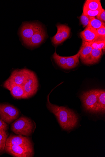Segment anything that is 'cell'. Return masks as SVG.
Returning <instances> with one entry per match:
<instances>
[{
	"instance_id": "1",
	"label": "cell",
	"mask_w": 105,
	"mask_h": 157,
	"mask_svg": "<svg viewBox=\"0 0 105 157\" xmlns=\"http://www.w3.org/2000/svg\"><path fill=\"white\" fill-rule=\"evenodd\" d=\"M47 98V107L56 117L58 122L63 129L70 131L78 125L79 118L72 110L63 106H59L51 103Z\"/></svg>"
},
{
	"instance_id": "2",
	"label": "cell",
	"mask_w": 105,
	"mask_h": 157,
	"mask_svg": "<svg viewBox=\"0 0 105 157\" xmlns=\"http://www.w3.org/2000/svg\"><path fill=\"white\" fill-rule=\"evenodd\" d=\"M35 128V124L32 120L25 116L18 119L11 125V130L14 133L27 136L32 134Z\"/></svg>"
},
{
	"instance_id": "3",
	"label": "cell",
	"mask_w": 105,
	"mask_h": 157,
	"mask_svg": "<svg viewBox=\"0 0 105 157\" xmlns=\"http://www.w3.org/2000/svg\"><path fill=\"white\" fill-rule=\"evenodd\" d=\"M80 98L86 110L93 113H98V100L96 90L83 92Z\"/></svg>"
},
{
	"instance_id": "4",
	"label": "cell",
	"mask_w": 105,
	"mask_h": 157,
	"mask_svg": "<svg viewBox=\"0 0 105 157\" xmlns=\"http://www.w3.org/2000/svg\"><path fill=\"white\" fill-rule=\"evenodd\" d=\"M19 115L20 111L16 107L8 104L0 103V117L7 124L17 119Z\"/></svg>"
},
{
	"instance_id": "5",
	"label": "cell",
	"mask_w": 105,
	"mask_h": 157,
	"mask_svg": "<svg viewBox=\"0 0 105 157\" xmlns=\"http://www.w3.org/2000/svg\"><path fill=\"white\" fill-rule=\"evenodd\" d=\"M5 151L15 157H32L34 155L33 146L6 145Z\"/></svg>"
},
{
	"instance_id": "6",
	"label": "cell",
	"mask_w": 105,
	"mask_h": 157,
	"mask_svg": "<svg viewBox=\"0 0 105 157\" xmlns=\"http://www.w3.org/2000/svg\"><path fill=\"white\" fill-rule=\"evenodd\" d=\"M41 26L36 23L24 22L22 23L20 27L19 34L24 44L31 38Z\"/></svg>"
},
{
	"instance_id": "7",
	"label": "cell",
	"mask_w": 105,
	"mask_h": 157,
	"mask_svg": "<svg viewBox=\"0 0 105 157\" xmlns=\"http://www.w3.org/2000/svg\"><path fill=\"white\" fill-rule=\"evenodd\" d=\"M32 72L26 68L14 70L6 80L10 83L22 86Z\"/></svg>"
},
{
	"instance_id": "8",
	"label": "cell",
	"mask_w": 105,
	"mask_h": 157,
	"mask_svg": "<svg viewBox=\"0 0 105 157\" xmlns=\"http://www.w3.org/2000/svg\"><path fill=\"white\" fill-rule=\"evenodd\" d=\"M22 86L28 98L36 94L38 88V81L36 75L33 71Z\"/></svg>"
},
{
	"instance_id": "9",
	"label": "cell",
	"mask_w": 105,
	"mask_h": 157,
	"mask_svg": "<svg viewBox=\"0 0 105 157\" xmlns=\"http://www.w3.org/2000/svg\"><path fill=\"white\" fill-rule=\"evenodd\" d=\"M4 86L10 91L12 95L15 98L17 99L29 98L22 86L12 83L6 80Z\"/></svg>"
},
{
	"instance_id": "10",
	"label": "cell",
	"mask_w": 105,
	"mask_h": 157,
	"mask_svg": "<svg viewBox=\"0 0 105 157\" xmlns=\"http://www.w3.org/2000/svg\"><path fill=\"white\" fill-rule=\"evenodd\" d=\"M46 31L41 26L31 38L25 44L26 46L30 47L37 46L42 43L46 39Z\"/></svg>"
},
{
	"instance_id": "11",
	"label": "cell",
	"mask_w": 105,
	"mask_h": 157,
	"mask_svg": "<svg viewBox=\"0 0 105 157\" xmlns=\"http://www.w3.org/2000/svg\"><path fill=\"white\" fill-rule=\"evenodd\" d=\"M6 145L33 146L30 138L21 135H11L7 138Z\"/></svg>"
},
{
	"instance_id": "12",
	"label": "cell",
	"mask_w": 105,
	"mask_h": 157,
	"mask_svg": "<svg viewBox=\"0 0 105 157\" xmlns=\"http://www.w3.org/2000/svg\"><path fill=\"white\" fill-rule=\"evenodd\" d=\"M93 49L91 46V42L83 41L82 46L79 51L80 57L84 63L89 58Z\"/></svg>"
},
{
	"instance_id": "13",
	"label": "cell",
	"mask_w": 105,
	"mask_h": 157,
	"mask_svg": "<svg viewBox=\"0 0 105 157\" xmlns=\"http://www.w3.org/2000/svg\"><path fill=\"white\" fill-rule=\"evenodd\" d=\"M80 37L83 41L93 42L100 41L95 31L85 28L80 33Z\"/></svg>"
},
{
	"instance_id": "14",
	"label": "cell",
	"mask_w": 105,
	"mask_h": 157,
	"mask_svg": "<svg viewBox=\"0 0 105 157\" xmlns=\"http://www.w3.org/2000/svg\"><path fill=\"white\" fill-rule=\"evenodd\" d=\"M98 100V113H104L105 111V91L96 90Z\"/></svg>"
},
{
	"instance_id": "15",
	"label": "cell",
	"mask_w": 105,
	"mask_h": 157,
	"mask_svg": "<svg viewBox=\"0 0 105 157\" xmlns=\"http://www.w3.org/2000/svg\"><path fill=\"white\" fill-rule=\"evenodd\" d=\"M103 55L102 50L93 49L89 58L85 63L87 64H93L97 63Z\"/></svg>"
},
{
	"instance_id": "16",
	"label": "cell",
	"mask_w": 105,
	"mask_h": 157,
	"mask_svg": "<svg viewBox=\"0 0 105 157\" xmlns=\"http://www.w3.org/2000/svg\"><path fill=\"white\" fill-rule=\"evenodd\" d=\"M79 52L76 55L70 56H66V69L73 68L77 67L79 64Z\"/></svg>"
},
{
	"instance_id": "17",
	"label": "cell",
	"mask_w": 105,
	"mask_h": 157,
	"mask_svg": "<svg viewBox=\"0 0 105 157\" xmlns=\"http://www.w3.org/2000/svg\"><path fill=\"white\" fill-rule=\"evenodd\" d=\"M83 8L92 10H98L102 8L100 0H87Z\"/></svg>"
},
{
	"instance_id": "18",
	"label": "cell",
	"mask_w": 105,
	"mask_h": 157,
	"mask_svg": "<svg viewBox=\"0 0 105 157\" xmlns=\"http://www.w3.org/2000/svg\"><path fill=\"white\" fill-rule=\"evenodd\" d=\"M105 26V23L95 18L90 21L86 28L96 31L98 29Z\"/></svg>"
},
{
	"instance_id": "19",
	"label": "cell",
	"mask_w": 105,
	"mask_h": 157,
	"mask_svg": "<svg viewBox=\"0 0 105 157\" xmlns=\"http://www.w3.org/2000/svg\"><path fill=\"white\" fill-rule=\"evenodd\" d=\"M8 134L6 131L0 132V155L5 152Z\"/></svg>"
},
{
	"instance_id": "20",
	"label": "cell",
	"mask_w": 105,
	"mask_h": 157,
	"mask_svg": "<svg viewBox=\"0 0 105 157\" xmlns=\"http://www.w3.org/2000/svg\"><path fill=\"white\" fill-rule=\"evenodd\" d=\"M53 58L56 64L60 67L66 69V56H59L55 51L53 55Z\"/></svg>"
},
{
	"instance_id": "21",
	"label": "cell",
	"mask_w": 105,
	"mask_h": 157,
	"mask_svg": "<svg viewBox=\"0 0 105 157\" xmlns=\"http://www.w3.org/2000/svg\"><path fill=\"white\" fill-rule=\"evenodd\" d=\"M57 32L56 34L51 38L53 44L58 45L61 44L65 40L63 38L59 28L57 27Z\"/></svg>"
},
{
	"instance_id": "22",
	"label": "cell",
	"mask_w": 105,
	"mask_h": 157,
	"mask_svg": "<svg viewBox=\"0 0 105 157\" xmlns=\"http://www.w3.org/2000/svg\"><path fill=\"white\" fill-rule=\"evenodd\" d=\"M59 29L65 40L70 36L71 33L70 28L67 25H64L58 24L56 25Z\"/></svg>"
},
{
	"instance_id": "23",
	"label": "cell",
	"mask_w": 105,
	"mask_h": 157,
	"mask_svg": "<svg viewBox=\"0 0 105 157\" xmlns=\"http://www.w3.org/2000/svg\"><path fill=\"white\" fill-rule=\"evenodd\" d=\"M95 17H93L88 16L83 12L82 15L80 17V20L82 24L83 27H86L90 21L92 20Z\"/></svg>"
},
{
	"instance_id": "24",
	"label": "cell",
	"mask_w": 105,
	"mask_h": 157,
	"mask_svg": "<svg viewBox=\"0 0 105 157\" xmlns=\"http://www.w3.org/2000/svg\"><path fill=\"white\" fill-rule=\"evenodd\" d=\"M91 46L93 49L103 50L104 52L105 48V40L96 41L91 42Z\"/></svg>"
},
{
	"instance_id": "25",
	"label": "cell",
	"mask_w": 105,
	"mask_h": 157,
	"mask_svg": "<svg viewBox=\"0 0 105 157\" xmlns=\"http://www.w3.org/2000/svg\"><path fill=\"white\" fill-rule=\"evenodd\" d=\"M102 9L96 10H89L83 8V13L88 16L93 17H95L97 16L101 12Z\"/></svg>"
},
{
	"instance_id": "26",
	"label": "cell",
	"mask_w": 105,
	"mask_h": 157,
	"mask_svg": "<svg viewBox=\"0 0 105 157\" xmlns=\"http://www.w3.org/2000/svg\"><path fill=\"white\" fill-rule=\"evenodd\" d=\"M95 31L100 41L105 40V26L98 29Z\"/></svg>"
},
{
	"instance_id": "27",
	"label": "cell",
	"mask_w": 105,
	"mask_h": 157,
	"mask_svg": "<svg viewBox=\"0 0 105 157\" xmlns=\"http://www.w3.org/2000/svg\"><path fill=\"white\" fill-rule=\"evenodd\" d=\"M8 129V124L0 117V132L7 131Z\"/></svg>"
},
{
	"instance_id": "28",
	"label": "cell",
	"mask_w": 105,
	"mask_h": 157,
	"mask_svg": "<svg viewBox=\"0 0 105 157\" xmlns=\"http://www.w3.org/2000/svg\"><path fill=\"white\" fill-rule=\"evenodd\" d=\"M96 19L103 22H105V10L102 8L101 12L96 16Z\"/></svg>"
}]
</instances>
